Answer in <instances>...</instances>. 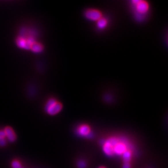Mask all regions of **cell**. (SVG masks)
Segmentation results:
<instances>
[{"label":"cell","mask_w":168,"mask_h":168,"mask_svg":"<svg viewBox=\"0 0 168 168\" xmlns=\"http://www.w3.org/2000/svg\"><path fill=\"white\" fill-rule=\"evenodd\" d=\"M99 168H105V167H99Z\"/></svg>","instance_id":"obj_17"},{"label":"cell","mask_w":168,"mask_h":168,"mask_svg":"<svg viewBox=\"0 0 168 168\" xmlns=\"http://www.w3.org/2000/svg\"><path fill=\"white\" fill-rule=\"evenodd\" d=\"M108 23V21L105 18H101L100 20L97 21V24H98V27L100 29H103L107 26Z\"/></svg>","instance_id":"obj_11"},{"label":"cell","mask_w":168,"mask_h":168,"mask_svg":"<svg viewBox=\"0 0 168 168\" xmlns=\"http://www.w3.org/2000/svg\"><path fill=\"white\" fill-rule=\"evenodd\" d=\"M133 5L135 7L136 11L138 14H144L149 11V4L145 1H133Z\"/></svg>","instance_id":"obj_3"},{"label":"cell","mask_w":168,"mask_h":168,"mask_svg":"<svg viewBox=\"0 0 168 168\" xmlns=\"http://www.w3.org/2000/svg\"><path fill=\"white\" fill-rule=\"evenodd\" d=\"M34 43L35 40L33 35L29 36L28 38H26L25 37L23 36H21L18 37L16 40V43L18 47L22 49H31V46Z\"/></svg>","instance_id":"obj_2"},{"label":"cell","mask_w":168,"mask_h":168,"mask_svg":"<svg viewBox=\"0 0 168 168\" xmlns=\"http://www.w3.org/2000/svg\"><path fill=\"white\" fill-rule=\"evenodd\" d=\"M103 151L106 155L108 156H112L114 154L113 146L110 142L107 141L103 144Z\"/></svg>","instance_id":"obj_8"},{"label":"cell","mask_w":168,"mask_h":168,"mask_svg":"<svg viewBox=\"0 0 168 168\" xmlns=\"http://www.w3.org/2000/svg\"><path fill=\"white\" fill-rule=\"evenodd\" d=\"M78 133L82 136H88L90 133L91 129L90 126L87 125H82L79 126L78 128Z\"/></svg>","instance_id":"obj_7"},{"label":"cell","mask_w":168,"mask_h":168,"mask_svg":"<svg viewBox=\"0 0 168 168\" xmlns=\"http://www.w3.org/2000/svg\"><path fill=\"white\" fill-rule=\"evenodd\" d=\"M6 145V141L5 140H0V146H4Z\"/></svg>","instance_id":"obj_16"},{"label":"cell","mask_w":168,"mask_h":168,"mask_svg":"<svg viewBox=\"0 0 168 168\" xmlns=\"http://www.w3.org/2000/svg\"><path fill=\"white\" fill-rule=\"evenodd\" d=\"M11 166H12L13 168H22L21 163L17 160L13 161L12 164H11Z\"/></svg>","instance_id":"obj_12"},{"label":"cell","mask_w":168,"mask_h":168,"mask_svg":"<svg viewBox=\"0 0 168 168\" xmlns=\"http://www.w3.org/2000/svg\"><path fill=\"white\" fill-rule=\"evenodd\" d=\"M123 168H131L130 163H124Z\"/></svg>","instance_id":"obj_15"},{"label":"cell","mask_w":168,"mask_h":168,"mask_svg":"<svg viewBox=\"0 0 168 168\" xmlns=\"http://www.w3.org/2000/svg\"><path fill=\"white\" fill-rule=\"evenodd\" d=\"M63 108L62 103L55 99H49L46 105V111L50 115H55L59 113Z\"/></svg>","instance_id":"obj_1"},{"label":"cell","mask_w":168,"mask_h":168,"mask_svg":"<svg viewBox=\"0 0 168 168\" xmlns=\"http://www.w3.org/2000/svg\"><path fill=\"white\" fill-rule=\"evenodd\" d=\"M78 166L79 168H85L86 166V164L83 161H80L78 164Z\"/></svg>","instance_id":"obj_13"},{"label":"cell","mask_w":168,"mask_h":168,"mask_svg":"<svg viewBox=\"0 0 168 168\" xmlns=\"http://www.w3.org/2000/svg\"><path fill=\"white\" fill-rule=\"evenodd\" d=\"M6 137L5 133L4 130H0V140H5V138Z\"/></svg>","instance_id":"obj_14"},{"label":"cell","mask_w":168,"mask_h":168,"mask_svg":"<svg viewBox=\"0 0 168 168\" xmlns=\"http://www.w3.org/2000/svg\"><path fill=\"white\" fill-rule=\"evenodd\" d=\"M4 132L5 133V135L7 138V139L9 140L11 142H14L16 140V136L13 130L11 128V127H6L5 128Z\"/></svg>","instance_id":"obj_6"},{"label":"cell","mask_w":168,"mask_h":168,"mask_svg":"<svg viewBox=\"0 0 168 168\" xmlns=\"http://www.w3.org/2000/svg\"><path fill=\"white\" fill-rule=\"evenodd\" d=\"M123 158L124 159V163H130V161L132 158V152L130 151L127 150L123 154Z\"/></svg>","instance_id":"obj_10"},{"label":"cell","mask_w":168,"mask_h":168,"mask_svg":"<svg viewBox=\"0 0 168 168\" xmlns=\"http://www.w3.org/2000/svg\"><path fill=\"white\" fill-rule=\"evenodd\" d=\"M126 150H127V147L125 143L120 142L119 140L118 143L113 146L114 154L121 155H123Z\"/></svg>","instance_id":"obj_5"},{"label":"cell","mask_w":168,"mask_h":168,"mask_svg":"<svg viewBox=\"0 0 168 168\" xmlns=\"http://www.w3.org/2000/svg\"><path fill=\"white\" fill-rule=\"evenodd\" d=\"M43 48L44 47H43L42 44L35 42L31 46V49L32 51V52H35V53H39V52L43 51Z\"/></svg>","instance_id":"obj_9"},{"label":"cell","mask_w":168,"mask_h":168,"mask_svg":"<svg viewBox=\"0 0 168 168\" xmlns=\"http://www.w3.org/2000/svg\"><path fill=\"white\" fill-rule=\"evenodd\" d=\"M85 16L89 20L98 21L102 18V13L98 9H89L85 11Z\"/></svg>","instance_id":"obj_4"}]
</instances>
